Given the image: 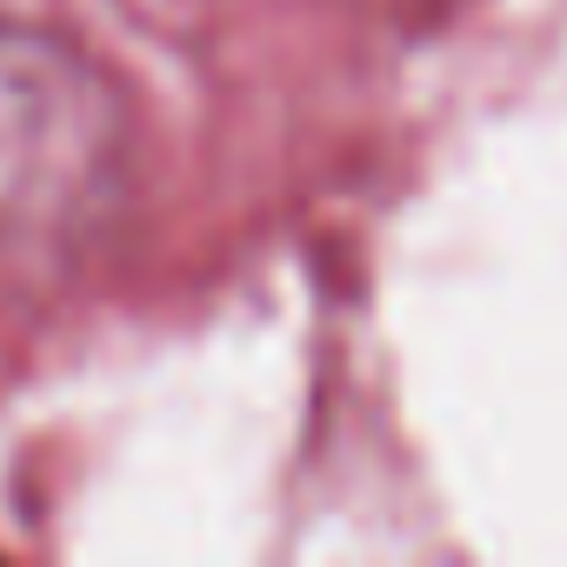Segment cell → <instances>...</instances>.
<instances>
[{
    "label": "cell",
    "instance_id": "cell-1",
    "mask_svg": "<svg viewBox=\"0 0 567 567\" xmlns=\"http://www.w3.org/2000/svg\"><path fill=\"white\" fill-rule=\"evenodd\" d=\"M127 167L121 81L74 41L0 14V288L61 267Z\"/></svg>",
    "mask_w": 567,
    "mask_h": 567
}]
</instances>
